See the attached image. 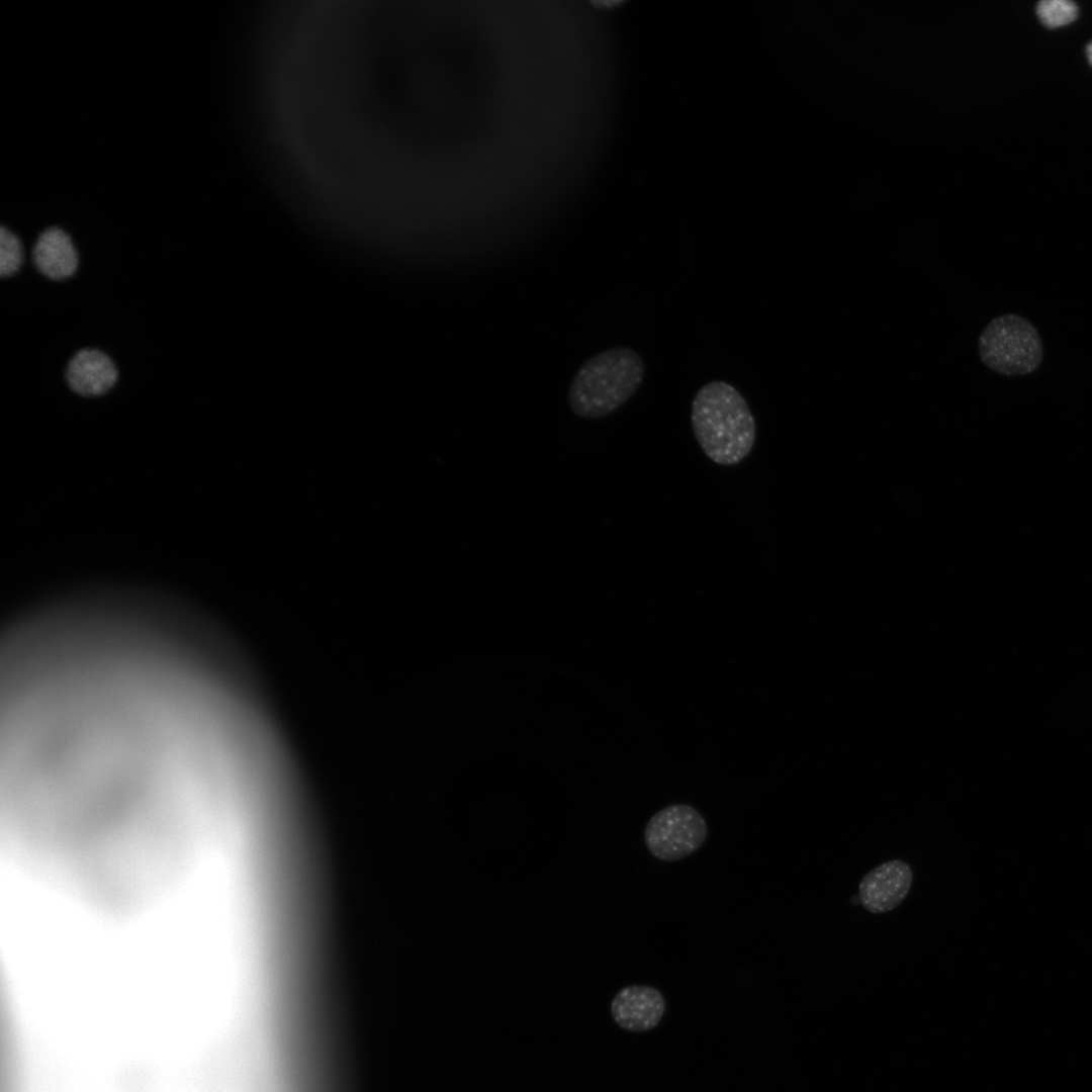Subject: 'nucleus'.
<instances>
[{"instance_id": "9d476101", "label": "nucleus", "mask_w": 1092, "mask_h": 1092, "mask_svg": "<svg viewBox=\"0 0 1092 1092\" xmlns=\"http://www.w3.org/2000/svg\"><path fill=\"white\" fill-rule=\"evenodd\" d=\"M23 263V247L19 238L5 226L0 230V276L15 275Z\"/></svg>"}, {"instance_id": "20e7f679", "label": "nucleus", "mask_w": 1092, "mask_h": 1092, "mask_svg": "<svg viewBox=\"0 0 1092 1092\" xmlns=\"http://www.w3.org/2000/svg\"><path fill=\"white\" fill-rule=\"evenodd\" d=\"M708 827L703 815L687 804H673L656 812L644 829L649 852L657 859L675 861L699 849Z\"/></svg>"}, {"instance_id": "9b49d317", "label": "nucleus", "mask_w": 1092, "mask_h": 1092, "mask_svg": "<svg viewBox=\"0 0 1092 1092\" xmlns=\"http://www.w3.org/2000/svg\"><path fill=\"white\" fill-rule=\"evenodd\" d=\"M1086 55L1090 65L1092 66V40L1086 47Z\"/></svg>"}, {"instance_id": "f03ea898", "label": "nucleus", "mask_w": 1092, "mask_h": 1092, "mask_svg": "<svg viewBox=\"0 0 1092 1092\" xmlns=\"http://www.w3.org/2000/svg\"><path fill=\"white\" fill-rule=\"evenodd\" d=\"M644 374V361L636 351L628 347L605 350L577 370L567 391L569 407L583 419L606 417L634 394Z\"/></svg>"}, {"instance_id": "423d86ee", "label": "nucleus", "mask_w": 1092, "mask_h": 1092, "mask_svg": "<svg viewBox=\"0 0 1092 1092\" xmlns=\"http://www.w3.org/2000/svg\"><path fill=\"white\" fill-rule=\"evenodd\" d=\"M665 1011L662 993L652 986L631 985L619 990L611 1002L615 1022L625 1030L644 1032L654 1028Z\"/></svg>"}, {"instance_id": "f257e3e1", "label": "nucleus", "mask_w": 1092, "mask_h": 1092, "mask_svg": "<svg viewBox=\"0 0 1092 1092\" xmlns=\"http://www.w3.org/2000/svg\"><path fill=\"white\" fill-rule=\"evenodd\" d=\"M691 422L700 447L716 464L735 465L753 448L754 417L744 396L726 381L712 380L696 392Z\"/></svg>"}, {"instance_id": "6e6552de", "label": "nucleus", "mask_w": 1092, "mask_h": 1092, "mask_svg": "<svg viewBox=\"0 0 1092 1092\" xmlns=\"http://www.w3.org/2000/svg\"><path fill=\"white\" fill-rule=\"evenodd\" d=\"M34 268L47 279L62 281L72 277L79 267V253L64 230L51 226L42 231L31 249Z\"/></svg>"}, {"instance_id": "0eeeda50", "label": "nucleus", "mask_w": 1092, "mask_h": 1092, "mask_svg": "<svg viewBox=\"0 0 1092 1092\" xmlns=\"http://www.w3.org/2000/svg\"><path fill=\"white\" fill-rule=\"evenodd\" d=\"M65 379L75 393L98 396L114 386L118 369L105 352L97 348H82L69 359Z\"/></svg>"}, {"instance_id": "39448f33", "label": "nucleus", "mask_w": 1092, "mask_h": 1092, "mask_svg": "<svg viewBox=\"0 0 1092 1092\" xmlns=\"http://www.w3.org/2000/svg\"><path fill=\"white\" fill-rule=\"evenodd\" d=\"M913 881L910 867L903 860L884 862L863 876L858 887V898L871 913H886L907 897Z\"/></svg>"}, {"instance_id": "7ed1b4c3", "label": "nucleus", "mask_w": 1092, "mask_h": 1092, "mask_svg": "<svg viewBox=\"0 0 1092 1092\" xmlns=\"http://www.w3.org/2000/svg\"><path fill=\"white\" fill-rule=\"evenodd\" d=\"M982 363L1003 376H1022L1036 371L1044 350L1034 325L1022 315L1005 313L991 320L978 339Z\"/></svg>"}, {"instance_id": "1a4fd4ad", "label": "nucleus", "mask_w": 1092, "mask_h": 1092, "mask_svg": "<svg viewBox=\"0 0 1092 1092\" xmlns=\"http://www.w3.org/2000/svg\"><path fill=\"white\" fill-rule=\"evenodd\" d=\"M1036 14L1044 26L1057 28L1077 18L1078 6L1069 0H1042L1036 5Z\"/></svg>"}]
</instances>
